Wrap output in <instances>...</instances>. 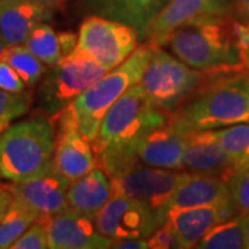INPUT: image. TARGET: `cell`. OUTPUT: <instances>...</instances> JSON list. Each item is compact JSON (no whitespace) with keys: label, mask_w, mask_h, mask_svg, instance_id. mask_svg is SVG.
<instances>
[{"label":"cell","mask_w":249,"mask_h":249,"mask_svg":"<svg viewBox=\"0 0 249 249\" xmlns=\"http://www.w3.org/2000/svg\"><path fill=\"white\" fill-rule=\"evenodd\" d=\"M242 232H244V240H245V248L249 249V212L240 214Z\"/></svg>","instance_id":"obj_36"},{"label":"cell","mask_w":249,"mask_h":249,"mask_svg":"<svg viewBox=\"0 0 249 249\" xmlns=\"http://www.w3.org/2000/svg\"><path fill=\"white\" fill-rule=\"evenodd\" d=\"M6 47H7V46L4 45V42H3V37H1V35H0V60H1V57H3V53H4Z\"/></svg>","instance_id":"obj_38"},{"label":"cell","mask_w":249,"mask_h":249,"mask_svg":"<svg viewBox=\"0 0 249 249\" xmlns=\"http://www.w3.org/2000/svg\"><path fill=\"white\" fill-rule=\"evenodd\" d=\"M57 121L58 132L55 137L53 166L72 183L94 169L97 160L94 158L91 142L80 133L70 107L57 116Z\"/></svg>","instance_id":"obj_12"},{"label":"cell","mask_w":249,"mask_h":249,"mask_svg":"<svg viewBox=\"0 0 249 249\" xmlns=\"http://www.w3.org/2000/svg\"><path fill=\"white\" fill-rule=\"evenodd\" d=\"M37 1H40V3H45V4H52L53 1H55V0H37Z\"/></svg>","instance_id":"obj_39"},{"label":"cell","mask_w":249,"mask_h":249,"mask_svg":"<svg viewBox=\"0 0 249 249\" xmlns=\"http://www.w3.org/2000/svg\"><path fill=\"white\" fill-rule=\"evenodd\" d=\"M230 16L175 31L165 45L180 61L198 71L242 70L244 57L238 47Z\"/></svg>","instance_id":"obj_2"},{"label":"cell","mask_w":249,"mask_h":249,"mask_svg":"<svg viewBox=\"0 0 249 249\" xmlns=\"http://www.w3.org/2000/svg\"><path fill=\"white\" fill-rule=\"evenodd\" d=\"M237 216L232 202L186 209H170L168 222L176 232L180 249L196 248L206 232L216 224Z\"/></svg>","instance_id":"obj_15"},{"label":"cell","mask_w":249,"mask_h":249,"mask_svg":"<svg viewBox=\"0 0 249 249\" xmlns=\"http://www.w3.org/2000/svg\"><path fill=\"white\" fill-rule=\"evenodd\" d=\"M101 234L111 240L148 238L162 226L148 205L126 196H112L94 219Z\"/></svg>","instance_id":"obj_10"},{"label":"cell","mask_w":249,"mask_h":249,"mask_svg":"<svg viewBox=\"0 0 249 249\" xmlns=\"http://www.w3.org/2000/svg\"><path fill=\"white\" fill-rule=\"evenodd\" d=\"M11 202H13V194H11L10 186L0 184V220L4 216V213L7 212Z\"/></svg>","instance_id":"obj_34"},{"label":"cell","mask_w":249,"mask_h":249,"mask_svg":"<svg viewBox=\"0 0 249 249\" xmlns=\"http://www.w3.org/2000/svg\"><path fill=\"white\" fill-rule=\"evenodd\" d=\"M50 18L49 4L37 0H0V35L7 47L24 45L32 31Z\"/></svg>","instance_id":"obj_18"},{"label":"cell","mask_w":249,"mask_h":249,"mask_svg":"<svg viewBox=\"0 0 249 249\" xmlns=\"http://www.w3.org/2000/svg\"><path fill=\"white\" fill-rule=\"evenodd\" d=\"M25 82L21 79L16 70L4 60H0V89L10 93H22L25 91Z\"/></svg>","instance_id":"obj_31"},{"label":"cell","mask_w":249,"mask_h":249,"mask_svg":"<svg viewBox=\"0 0 249 249\" xmlns=\"http://www.w3.org/2000/svg\"><path fill=\"white\" fill-rule=\"evenodd\" d=\"M214 139L237 170H249V122L213 130Z\"/></svg>","instance_id":"obj_23"},{"label":"cell","mask_w":249,"mask_h":249,"mask_svg":"<svg viewBox=\"0 0 249 249\" xmlns=\"http://www.w3.org/2000/svg\"><path fill=\"white\" fill-rule=\"evenodd\" d=\"M49 237L43 220L35 222L13 245L11 249H47Z\"/></svg>","instance_id":"obj_29"},{"label":"cell","mask_w":249,"mask_h":249,"mask_svg":"<svg viewBox=\"0 0 249 249\" xmlns=\"http://www.w3.org/2000/svg\"><path fill=\"white\" fill-rule=\"evenodd\" d=\"M232 27H234V34H235L238 47L244 54L247 50H249V21H247V22L234 21Z\"/></svg>","instance_id":"obj_32"},{"label":"cell","mask_w":249,"mask_h":249,"mask_svg":"<svg viewBox=\"0 0 249 249\" xmlns=\"http://www.w3.org/2000/svg\"><path fill=\"white\" fill-rule=\"evenodd\" d=\"M199 249H241L245 248V240L240 214L216 224L198 242Z\"/></svg>","instance_id":"obj_25"},{"label":"cell","mask_w":249,"mask_h":249,"mask_svg":"<svg viewBox=\"0 0 249 249\" xmlns=\"http://www.w3.org/2000/svg\"><path fill=\"white\" fill-rule=\"evenodd\" d=\"M232 9L235 10L241 17L249 21V0H232Z\"/></svg>","instance_id":"obj_35"},{"label":"cell","mask_w":249,"mask_h":249,"mask_svg":"<svg viewBox=\"0 0 249 249\" xmlns=\"http://www.w3.org/2000/svg\"><path fill=\"white\" fill-rule=\"evenodd\" d=\"M184 168L191 173L216 176L226 181L237 172L229 155L216 142L213 130L186 132Z\"/></svg>","instance_id":"obj_16"},{"label":"cell","mask_w":249,"mask_h":249,"mask_svg":"<svg viewBox=\"0 0 249 249\" xmlns=\"http://www.w3.org/2000/svg\"><path fill=\"white\" fill-rule=\"evenodd\" d=\"M88 9L104 18L134 28L145 39L150 25L169 0H83Z\"/></svg>","instance_id":"obj_19"},{"label":"cell","mask_w":249,"mask_h":249,"mask_svg":"<svg viewBox=\"0 0 249 249\" xmlns=\"http://www.w3.org/2000/svg\"><path fill=\"white\" fill-rule=\"evenodd\" d=\"M52 249H107L114 240L101 234L94 219L68 208L43 219Z\"/></svg>","instance_id":"obj_14"},{"label":"cell","mask_w":249,"mask_h":249,"mask_svg":"<svg viewBox=\"0 0 249 249\" xmlns=\"http://www.w3.org/2000/svg\"><path fill=\"white\" fill-rule=\"evenodd\" d=\"M188 172L160 169L144 163L136 165L124 175L111 178L114 196L136 198L158 214L162 224L168 222L170 198Z\"/></svg>","instance_id":"obj_9"},{"label":"cell","mask_w":249,"mask_h":249,"mask_svg":"<svg viewBox=\"0 0 249 249\" xmlns=\"http://www.w3.org/2000/svg\"><path fill=\"white\" fill-rule=\"evenodd\" d=\"M109 70L86 55L73 53L53 65L40 85V104L50 119L65 108Z\"/></svg>","instance_id":"obj_7"},{"label":"cell","mask_w":249,"mask_h":249,"mask_svg":"<svg viewBox=\"0 0 249 249\" xmlns=\"http://www.w3.org/2000/svg\"><path fill=\"white\" fill-rule=\"evenodd\" d=\"M31 101L32 96L29 91L10 93L0 89V133L9 127L13 121L27 114Z\"/></svg>","instance_id":"obj_27"},{"label":"cell","mask_w":249,"mask_h":249,"mask_svg":"<svg viewBox=\"0 0 249 249\" xmlns=\"http://www.w3.org/2000/svg\"><path fill=\"white\" fill-rule=\"evenodd\" d=\"M152 53L154 46L150 43L137 47L129 58L109 70L68 106L80 133L91 144L97 137L101 121L108 109L132 86L140 82Z\"/></svg>","instance_id":"obj_4"},{"label":"cell","mask_w":249,"mask_h":249,"mask_svg":"<svg viewBox=\"0 0 249 249\" xmlns=\"http://www.w3.org/2000/svg\"><path fill=\"white\" fill-rule=\"evenodd\" d=\"M112 196L111 178L101 168H94L70 184L68 204L72 209L96 219Z\"/></svg>","instance_id":"obj_21"},{"label":"cell","mask_w":249,"mask_h":249,"mask_svg":"<svg viewBox=\"0 0 249 249\" xmlns=\"http://www.w3.org/2000/svg\"><path fill=\"white\" fill-rule=\"evenodd\" d=\"M37 220L43 219L32 209L13 199L0 220V249L11 248V245Z\"/></svg>","instance_id":"obj_24"},{"label":"cell","mask_w":249,"mask_h":249,"mask_svg":"<svg viewBox=\"0 0 249 249\" xmlns=\"http://www.w3.org/2000/svg\"><path fill=\"white\" fill-rule=\"evenodd\" d=\"M147 241H148L150 249H180L176 232L169 222H165L160 227H158L157 231L154 232L151 237H148Z\"/></svg>","instance_id":"obj_30"},{"label":"cell","mask_w":249,"mask_h":249,"mask_svg":"<svg viewBox=\"0 0 249 249\" xmlns=\"http://www.w3.org/2000/svg\"><path fill=\"white\" fill-rule=\"evenodd\" d=\"M55 137L52 121L35 116L0 133V178L22 181L53 168Z\"/></svg>","instance_id":"obj_3"},{"label":"cell","mask_w":249,"mask_h":249,"mask_svg":"<svg viewBox=\"0 0 249 249\" xmlns=\"http://www.w3.org/2000/svg\"><path fill=\"white\" fill-rule=\"evenodd\" d=\"M242 57H244V65H245V68L249 71V50H247L245 53L242 54Z\"/></svg>","instance_id":"obj_37"},{"label":"cell","mask_w":249,"mask_h":249,"mask_svg":"<svg viewBox=\"0 0 249 249\" xmlns=\"http://www.w3.org/2000/svg\"><path fill=\"white\" fill-rule=\"evenodd\" d=\"M1 60L9 62L29 88L40 82L46 73L45 62L35 57L24 45L6 47Z\"/></svg>","instance_id":"obj_26"},{"label":"cell","mask_w":249,"mask_h":249,"mask_svg":"<svg viewBox=\"0 0 249 249\" xmlns=\"http://www.w3.org/2000/svg\"><path fill=\"white\" fill-rule=\"evenodd\" d=\"M71 181L57 170L49 169L35 178L13 181L10 190L13 199L32 209L42 219L68 209V188Z\"/></svg>","instance_id":"obj_13"},{"label":"cell","mask_w":249,"mask_h":249,"mask_svg":"<svg viewBox=\"0 0 249 249\" xmlns=\"http://www.w3.org/2000/svg\"><path fill=\"white\" fill-rule=\"evenodd\" d=\"M188 172V170H187ZM231 202L227 181L216 176L188 172L170 198V209H186Z\"/></svg>","instance_id":"obj_20"},{"label":"cell","mask_w":249,"mask_h":249,"mask_svg":"<svg viewBox=\"0 0 249 249\" xmlns=\"http://www.w3.org/2000/svg\"><path fill=\"white\" fill-rule=\"evenodd\" d=\"M111 248L115 249H148V241L145 238H124L114 240Z\"/></svg>","instance_id":"obj_33"},{"label":"cell","mask_w":249,"mask_h":249,"mask_svg":"<svg viewBox=\"0 0 249 249\" xmlns=\"http://www.w3.org/2000/svg\"><path fill=\"white\" fill-rule=\"evenodd\" d=\"M78 36L73 32H57L42 22L28 36L24 46L46 65H55L76 49Z\"/></svg>","instance_id":"obj_22"},{"label":"cell","mask_w":249,"mask_h":249,"mask_svg":"<svg viewBox=\"0 0 249 249\" xmlns=\"http://www.w3.org/2000/svg\"><path fill=\"white\" fill-rule=\"evenodd\" d=\"M232 0H169L150 25V45L163 46L175 31L230 16Z\"/></svg>","instance_id":"obj_11"},{"label":"cell","mask_w":249,"mask_h":249,"mask_svg":"<svg viewBox=\"0 0 249 249\" xmlns=\"http://www.w3.org/2000/svg\"><path fill=\"white\" fill-rule=\"evenodd\" d=\"M249 122V71L220 73L196 96L169 115V124L181 132L214 130Z\"/></svg>","instance_id":"obj_1"},{"label":"cell","mask_w":249,"mask_h":249,"mask_svg":"<svg viewBox=\"0 0 249 249\" xmlns=\"http://www.w3.org/2000/svg\"><path fill=\"white\" fill-rule=\"evenodd\" d=\"M226 71L231 70L198 71L154 46V53L139 83L155 107L172 115L187 100Z\"/></svg>","instance_id":"obj_5"},{"label":"cell","mask_w":249,"mask_h":249,"mask_svg":"<svg viewBox=\"0 0 249 249\" xmlns=\"http://www.w3.org/2000/svg\"><path fill=\"white\" fill-rule=\"evenodd\" d=\"M139 40L140 36L134 28L91 14L80 25L73 53L86 55L112 70L129 58L137 49Z\"/></svg>","instance_id":"obj_8"},{"label":"cell","mask_w":249,"mask_h":249,"mask_svg":"<svg viewBox=\"0 0 249 249\" xmlns=\"http://www.w3.org/2000/svg\"><path fill=\"white\" fill-rule=\"evenodd\" d=\"M169 122V114L157 108L136 83L104 115L93 145L94 154L104 148L139 144L152 129Z\"/></svg>","instance_id":"obj_6"},{"label":"cell","mask_w":249,"mask_h":249,"mask_svg":"<svg viewBox=\"0 0 249 249\" xmlns=\"http://www.w3.org/2000/svg\"><path fill=\"white\" fill-rule=\"evenodd\" d=\"M227 186L237 213L249 212V170H237L229 178Z\"/></svg>","instance_id":"obj_28"},{"label":"cell","mask_w":249,"mask_h":249,"mask_svg":"<svg viewBox=\"0 0 249 249\" xmlns=\"http://www.w3.org/2000/svg\"><path fill=\"white\" fill-rule=\"evenodd\" d=\"M186 133L172 124H163L145 134L139 142V160L152 168L181 170L184 168Z\"/></svg>","instance_id":"obj_17"}]
</instances>
